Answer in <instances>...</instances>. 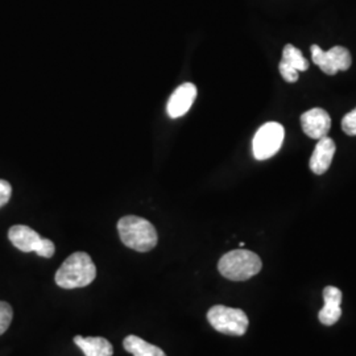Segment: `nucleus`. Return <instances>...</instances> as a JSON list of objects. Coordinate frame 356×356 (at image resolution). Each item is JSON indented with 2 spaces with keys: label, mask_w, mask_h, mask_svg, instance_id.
<instances>
[{
  "label": "nucleus",
  "mask_w": 356,
  "mask_h": 356,
  "mask_svg": "<svg viewBox=\"0 0 356 356\" xmlns=\"http://www.w3.org/2000/svg\"><path fill=\"white\" fill-rule=\"evenodd\" d=\"M97 277V267L90 254L76 252L70 254L56 272V284L64 289L88 286Z\"/></svg>",
  "instance_id": "nucleus-1"
},
{
  "label": "nucleus",
  "mask_w": 356,
  "mask_h": 356,
  "mask_svg": "<svg viewBox=\"0 0 356 356\" xmlns=\"http://www.w3.org/2000/svg\"><path fill=\"white\" fill-rule=\"evenodd\" d=\"M119 236L124 245L138 252H148L157 245V232L152 223L144 218L123 216L118 222Z\"/></svg>",
  "instance_id": "nucleus-2"
},
{
  "label": "nucleus",
  "mask_w": 356,
  "mask_h": 356,
  "mask_svg": "<svg viewBox=\"0 0 356 356\" xmlns=\"http://www.w3.org/2000/svg\"><path fill=\"white\" fill-rule=\"evenodd\" d=\"M263 268L261 259L248 250H234L223 254L218 263L220 275L231 281L250 280Z\"/></svg>",
  "instance_id": "nucleus-3"
},
{
  "label": "nucleus",
  "mask_w": 356,
  "mask_h": 356,
  "mask_svg": "<svg viewBox=\"0 0 356 356\" xmlns=\"http://www.w3.org/2000/svg\"><path fill=\"white\" fill-rule=\"evenodd\" d=\"M207 321L216 331L234 337L244 335L250 325L248 317L242 309L225 305L213 306L207 312Z\"/></svg>",
  "instance_id": "nucleus-4"
},
{
  "label": "nucleus",
  "mask_w": 356,
  "mask_h": 356,
  "mask_svg": "<svg viewBox=\"0 0 356 356\" xmlns=\"http://www.w3.org/2000/svg\"><path fill=\"white\" fill-rule=\"evenodd\" d=\"M8 239L22 252H36L45 259H51L56 252L54 243L41 238L35 229L23 225L13 226L8 231Z\"/></svg>",
  "instance_id": "nucleus-5"
},
{
  "label": "nucleus",
  "mask_w": 356,
  "mask_h": 356,
  "mask_svg": "<svg viewBox=\"0 0 356 356\" xmlns=\"http://www.w3.org/2000/svg\"><path fill=\"white\" fill-rule=\"evenodd\" d=\"M285 138V129L280 123L268 122L257 129L252 141V151L256 160H268L280 151Z\"/></svg>",
  "instance_id": "nucleus-6"
},
{
  "label": "nucleus",
  "mask_w": 356,
  "mask_h": 356,
  "mask_svg": "<svg viewBox=\"0 0 356 356\" xmlns=\"http://www.w3.org/2000/svg\"><path fill=\"white\" fill-rule=\"evenodd\" d=\"M313 63L327 76H335L338 72H346L353 64L351 53L343 47H334L330 51H322L318 45L312 47Z\"/></svg>",
  "instance_id": "nucleus-7"
},
{
  "label": "nucleus",
  "mask_w": 356,
  "mask_h": 356,
  "mask_svg": "<svg viewBox=\"0 0 356 356\" xmlns=\"http://www.w3.org/2000/svg\"><path fill=\"white\" fill-rule=\"evenodd\" d=\"M279 69L281 76L286 82L294 83L298 81V73L309 69V61L302 56L301 51L288 44L282 51V60Z\"/></svg>",
  "instance_id": "nucleus-8"
},
{
  "label": "nucleus",
  "mask_w": 356,
  "mask_h": 356,
  "mask_svg": "<svg viewBox=\"0 0 356 356\" xmlns=\"http://www.w3.org/2000/svg\"><path fill=\"white\" fill-rule=\"evenodd\" d=\"M195 98H197L195 85L186 82L178 86L177 89L175 90V92L170 95L166 104V113L172 119L181 118L191 110Z\"/></svg>",
  "instance_id": "nucleus-9"
},
{
  "label": "nucleus",
  "mask_w": 356,
  "mask_h": 356,
  "mask_svg": "<svg viewBox=\"0 0 356 356\" xmlns=\"http://www.w3.org/2000/svg\"><path fill=\"white\" fill-rule=\"evenodd\" d=\"M301 126L309 138L319 140L330 131V115L322 108H312L301 116Z\"/></svg>",
  "instance_id": "nucleus-10"
},
{
  "label": "nucleus",
  "mask_w": 356,
  "mask_h": 356,
  "mask_svg": "<svg viewBox=\"0 0 356 356\" xmlns=\"http://www.w3.org/2000/svg\"><path fill=\"white\" fill-rule=\"evenodd\" d=\"M325 305L318 313L319 322L322 325L331 326L337 323L342 316V292L335 286H326L323 291Z\"/></svg>",
  "instance_id": "nucleus-11"
},
{
  "label": "nucleus",
  "mask_w": 356,
  "mask_h": 356,
  "mask_svg": "<svg viewBox=\"0 0 356 356\" xmlns=\"http://www.w3.org/2000/svg\"><path fill=\"white\" fill-rule=\"evenodd\" d=\"M335 151H337V147L332 139L327 136L319 139L318 144L310 157L312 172L314 175H323L325 172H327L332 163Z\"/></svg>",
  "instance_id": "nucleus-12"
},
{
  "label": "nucleus",
  "mask_w": 356,
  "mask_h": 356,
  "mask_svg": "<svg viewBox=\"0 0 356 356\" xmlns=\"http://www.w3.org/2000/svg\"><path fill=\"white\" fill-rule=\"evenodd\" d=\"M74 343L83 351L85 356H113L114 354L113 344L101 337L83 338L76 335L74 337Z\"/></svg>",
  "instance_id": "nucleus-13"
},
{
  "label": "nucleus",
  "mask_w": 356,
  "mask_h": 356,
  "mask_svg": "<svg viewBox=\"0 0 356 356\" xmlns=\"http://www.w3.org/2000/svg\"><path fill=\"white\" fill-rule=\"evenodd\" d=\"M123 346L124 350L134 356H166L160 347L148 343L136 335H128L123 341Z\"/></svg>",
  "instance_id": "nucleus-14"
},
{
  "label": "nucleus",
  "mask_w": 356,
  "mask_h": 356,
  "mask_svg": "<svg viewBox=\"0 0 356 356\" xmlns=\"http://www.w3.org/2000/svg\"><path fill=\"white\" fill-rule=\"evenodd\" d=\"M13 312L10 304L0 301V335L4 334L13 322Z\"/></svg>",
  "instance_id": "nucleus-15"
},
{
  "label": "nucleus",
  "mask_w": 356,
  "mask_h": 356,
  "mask_svg": "<svg viewBox=\"0 0 356 356\" xmlns=\"http://www.w3.org/2000/svg\"><path fill=\"white\" fill-rule=\"evenodd\" d=\"M342 129L350 136H356V108L346 115L342 120Z\"/></svg>",
  "instance_id": "nucleus-16"
},
{
  "label": "nucleus",
  "mask_w": 356,
  "mask_h": 356,
  "mask_svg": "<svg viewBox=\"0 0 356 356\" xmlns=\"http://www.w3.org/2000/svg\"><path fill=\"white\" fill-rule=\"evenodd\" d=\"M13 194V188L10 185V182L0 179V207H3L4 204H8L10 198Z\"/></svg>",
  "instance_id": "nucleus-17"
}]
</instances>
